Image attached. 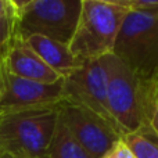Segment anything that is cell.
<instances>
[{"instance_id": "cell-2", "label": "cell", "mask_w": 158, "mask_h": 158, "mask_svg": "<svg viewBox=\"0 0 158 158\" xmlns=\"http://www.w3.org/2000/svg\"><path fill=\"white\" fill-rule=\"evenodd\" d=\"M111 53L142 82L158 81V11L129 10Z\"/></svg>"}, {"instance_id": "cell-3", "label": "cell", "mask_w": 158, "mask_h": 158, "mask_svg": "<svg viewBox=\"0 0 158 158\" xmlns=\"http://www.w3.org/2000/svg\"><path fill=\"white\" fill-rule=\"evenodd\" d=\"M129 8L82 2V11L69 50L81 60L100 58L112 52Z\"/></svg>"}, {"instance_id": "cell-11", "label": "cell", "mask_w": 158, "mask_h": 158, "mask_svg": "<svg viewBox=\"0 0 158 158\" xmlns=\"http://www.w3.org/2000/svg\"><path fill=\"white\" fill-rule=\"evenodd\" d=\"M46 158H93L82 147L77 140L72 137L68 129L58 118L54 136L50 143Z\"/></svg>"}, {"instance_id": "cell-12", "label": "cell", "mask_w": 158, "mask_h": 158, "mask_svg": "<svg viewBox=\"0 0 158 158\" xmlns=\"http://www.w3.org/2000/svg\"><path fill=\"white\" fill-rule=\"evenodd\" d=\"M122 139L136 158H158V137L148 128L125 135Z\"/></svg>"}, {"instance_id": "cell-17", "label": "cell", "mask_w": 158, "mask_h": 158, "mask_svg": "<svg viewBox=\"0 0 158 158\" xmlns=\"http://www.w3.org/2000/svg\"><path fill=\"white\" fill-rule=\"evenodd\" d=\"M82 2H92V3H101V4H110V6H118V7H125L131 10V3L129 0H82Z\"/></svg>"}, {"instance_id": "cell-14", "label": "cell", "mask_w": 158, "mask_h": 158, "mask_svg": "<svg viewBox=\"0 0 158 158\" xmlns=\"http://www.w3.org/2000/svg\"><path fill=\"white\" fill-rule=\"evenodd\" d=\"M143 94L147 128L158 137V81L143 82Z\"/></svg>"}, {"instance_id": "cell-13", "label": "cell", "mask_w": 158, "mask_h": 158, "mask_svg": "<svg viewBox=\"0 0 158 158\" xmlns=\"http://www.w3.org/2000/svg\"><path fill=\"white\" fill-rule=\"evenodd\" d=\"M18 10L10 0H0V54L17 36Z\"/></svg>"}, {"instance_id": "cell-4", "label": "cell", "mask_w": 158, "mask_h": 158, "mask_svg": "<svg viewBox=\"0 0 158 158\" xmlns=\"http://www.w3.org/2000/svg\"><path fill=\"white\" fill-rule=\"evenodd\" d=\"M108 110L122 136L147 128L143 82L112 53L104 56Z\"/></svg>"}, {"instance_id": "cell-10", "label": "cell", "mask_w": 158, "mask_h": 158, "mask_svg": "<svg viewBox=\"0 0 158 158\" xmlns=\"http://www.w3.org/2000/svg\"><path fill=\"white\" fill-rule=\"evenodd\" d=\"M24 40V39H22ZM27 44L61 78H67L81 68L85 60L72 54L68 44L60 43L46 36L32 35L25 39Z\"/></svg>"}, {"instance_id": "cell-7", "label": "cell", "mask_w": 158, "mask_h": 158, "mask_svg": "<svg viewBox=\"0 0 158 158\" xmlns=\"http://www.w3.org/2000/svg\"><path fill=\"white\" fill-rule=\"evenodd\" d=\"M64 101V78L42 83L7 72L0 64V115L57 107Z\"/></svg>"}, {"instance_id": "cell-9", "label": "cell", "mask_w": 158, "mask_h": 158, "mask_svg": "<svg viewBox=\"0 0 158 158\" xmlns=\"http://www.w3.org/2000/svg\"><path fill=\"white\" fill-rule=\"evenodd\" d=\"M0 64L10 74L42 83H56L63 79L18 36L0 54Z\"/></svg>"}, {"instance_id": "cell-16", "label": "cell", "mask_w": 158, "mask_h": 158, "mask_svg": "<svg viewBox=\"0 0 158 158\" xmlns=\"http://www.w3.org/2000/svg\"><path fill=\"white\" fill-rule=\"evenodd\" d=\"M131 10L158 11V0H129Z\"/></svg>"}, {"instance_id": "cell-5", "label": "cell", "mask_w": 158, "mask_h": 158, "mask_svg": "<svg viewBox=\"0 0 158 158\" xmlns=\"http://www.w3.org/2000/svg\"><path fill=\"white\" fill-rule=\"evenodd\" d=\"M82 11V0H35L18 13L17 36H46L60 43H71Z\"/></svg>"}, {"instance_id": "cell-6", "label": "cell", "mask_w": 158, "mask_h": 158, "mask_svg": "<svg viewBox=\"0 0 158 158\" xmlns=\"http://www.w3.org/2000/svg\"><path fill=\"white\" fill-rule=\"evenodd\" d=\"M64 101L90 110L119 132L108 110L104 57L85 60L81 68L64 78Z\"/></svg>"}, {"instance_id": "cell-18", "label": "cell", "mask_w": 158, "mask_h": 158, "mask_svg": "<svg viewBox=\"0 0 158 158\" xmlns=\"http://www.w3.org/2000/svg\"><path fill=\"white\" fill-rule=\"evenodd\" d=\"M35 0H19V8H18V13L22 10V8H25L27 6H29L31 3H33Z\"/></svg>"}, {"instance_id": "cell-15", "label": "cell", "mask_w": 158, "mask_h": 158, "mask_svg": "<svg viewBox=\"0 0 158 158\" xmlns=\"http://www.w3.org/2000/svg\"><path fill=\"white\" fill-rule=\"evenodd\" d=\"M101 158H136V156L132 153V150L128 147V144L123 142V139H121Z\"/></svg>"}, {"instance_id": "cell-19", "label": "cell", "mask_w": 158, "mask_h": 158, "mask_svg": "<svg viewBox=\"0 0 158 158\" xmlns=\"http://www.w3.org/2000/svg\"><path fill=\"white\" fill-rule=\"evenodd\" d=\"M10 2H11V4H13L14 7L18 10V8H19V0H10Z\"/></svg>"}, {"instance_id": "cell-1", "label": "cell", "mask_w": 158, "mask_h": 158, "mask_svg": "<svg viewBox=\"0 0 158 158\" xmlns=\"http://www.w3.org/2000/svg\"><path fill=\"white\" fill-rule=\"evenodd\" d=\"M58 123V106L0 115V158H46Z\"/></svg>"}, {"instance_id": "cell-8", "label": "cell", "mask_w": 158, "mask_h": 158, "mask_svg": "<svg viewBox=\"0 0 158 158\" xmlns=\"http://www.w3.org/2000/svg\"><path fill=\"white\" fill-rule=\"evenodd\" d=\"M58 118L75 140L93 158H101L122 135L100 115L77 106L63 103L58 106Z\"/></svg>"}]
</instances>
